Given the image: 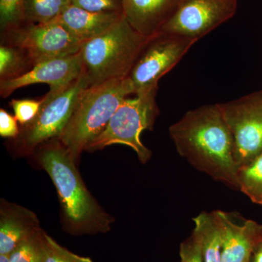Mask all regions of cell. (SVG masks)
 Here are the masks:
<instances>
[{
    "instance_id": "3957f363",
    "label": "cell",
    "mask_w": 262,
    "mask_h": 262,
    "mask_svg": "<svg viewBox=\"0 0 262 262\" xmlns=\"http://www.w3.org/2000/svg\"><path fill=\"white\" fill-rule=\"evenodd\" d=\"M150 39L123 17L106 32L83 42L82 74L89 87L127 78Z\"/></svg>"
},
{
    "instance_id": "7c38bea8",
    "label": "cell",
    "mask_w": 262,
    "mask_h": 262,
    "mask_svg": "<svg viewBox=\"0 0 262 262\" xmlns=\"http://www.w3.org/2000/svg\"><path fill=\"white\" fill-rule=\"evenodd\" d=\"M217 211L223 227L222 262H251L262 241V225L253 220L236 222L229 213Z\"/></svg>"
},
{
    "instance_id": "7402d4cb",
    "label": "cell",
    "mask_w": 262,
    "mask_h": 262,
    "mask_svg": "<svg viewBox=\"0 0 262 262\" xmlns=\"http://www.w3.org/2000/svg\"><path fill=\"white\" fill-rule=\"evenodd\" d=\"M24 0H0V27L4 32L25 22Z\"/></svg>"
},
{
    "instance_id": "ffe728a7",
    "label": "cell",
    "mask_w": 262,
    "mask_h": 262,
    "mask_svg": "<svg viewBox=\"0 0 262 262\" xmlns=\"http://www.w3.org/2000/svg\"><path fill=\"white\" fill-rule=\"evenodd\" d=\"M40 229L24 239L10 254V262H43L42 233Z\"/></svg>"
},
{
    "instance_id": "9c48e42d",
    "label": "cell",
    "mask_w": 262,
    "mask_h": 262,
    "mask_svg": "<svg viewBox=\"0 0 262 262\" xmlns=\"http://www.w3.org/2000/svg\"><path fill=\"white\" fill-rule=\"evenodd\" d=\"M195 42L165 33L151 38L128 77L134 94L158 89L160 78L173 70Z\"/></svg>"
},
{
    "instance_id": "ac0fdd59",
    "label": "cell",
    "mask_w": 262,
    "mask_h": 262,
    "mask_svg": "<svg viewBox=\"0 0 262 262\" xmlns=\"http://www.w3.org/2000/svg\"><path fill=\"white\" fill-rule=\"evenodd\" d=\"M71 5V0H24L25 22L48 24L55 21Z\"/></svg>"
},
{
    "instance_id": "4316f807",
    "label": "cell",
    "mask_w": 262,
    "mask_h": 262,
    "mask_svg": "<svg viewBox=\"0 0 262 262\" xmlns=\"http://www.w3.org/2000/svg\"><path fill=\"white\" fill-rule=\"evenodd\" d=\"M251 262H262V241L253 251Z\"/></svg>"
},
{
    "instance_id": "4fadbf2b",
    "label": "cell",
    "mask_w": 262,
    "mask_h": 262,
    "mask_svg": "<svg viewBox=\"0 0 262 262\" xmlns=\"http://www.w3.org/2000/svg\"><path fill=\"white\" fill-rule=\"evenodd\" d=\"M182 0H123V14L136 32L148 38L160 34Z\"/></svg>"
},
{
    "instance_id": "5b68a950",
    "label": "cell",
    "mask_w": 262,
    "mask_h": 262,
    "mask_svg": "<svg viewBox=\"0 0 262 262\" xmlns=\"http://www.w3.org/2000/svg\"><path fill=\"white\" fill-rule=\"evenodd\" d=\"M158 89L135 95V98H125L104 130L85 150L94 151L113 144H124L136 151L141 163H147L151 158V151L142 144L140 136L144 130H152L159 115L156 103Z\"/></svg>"
},
{
    "instance_id": "d6986e66",
    "label": "cell",
    "mask_w": 262,
    "mask_h": 262,
    "mask_svg": "<svg viewBox=\"0 0 262 262\" xmlns=\"http://www.w3.org/2000/svg\"><path fill=\"white\" fill-rule=\"evenodd\" d=\"M237 179L239 190L253 203L262 205V153L239 167Z\"/></svg>"
},
{
    "instance_id": "52a82bcc",
    "label": "cell",
    "mask_w": 262,
    "mask_h": 262,
    "mask_svg": "<svg viewBox=\"0 0 262 262\" xmlns=\"http://www.w3.org/2000/svg\"><path fill=\"white\" fill-rule=\"evenodd\" d=\"M1 42L23 50L34 67L42 62L76 54L83 44L57 22H24L2 32Z\"/></svg>"
},
{
    "instance_id": "2e32d148",
    "label": "cell",
    "mask_w": 262,
    "mask_h": 262,
    "mask_svg": "<svg viewBox=\"0 0 262 262\" xmlns=\"http://www.w3.org/2000/svg\"><path fill=\"white\" fill-rule=\"evenodd\" d=\"M193 221L201 234L203 261L222 262L223 227L218 211L202 212Z\"/></svg>"
},
{
    "instance_id": "603a6c76",
    "label": "cell",
    "mask_w": 262,
    "mask_h": 262,
    "mask_svg": "<svg viewBox=\"0 0 262 262\" xmlns=\"http://www.w3.org/2000/svg\"><path fill=\"white\" fill-rule=\"evenodd\" d=\"M42 103L43 99H13L10 104L14 111L15 118L24 126L35 118Z\"/></svg>"
},
{
    "instance_id": "484cf974",
    "label": "cell",
    "mask_w": 262,
    "mask_h": 262,
    "mask_svg": "<svg viewBox=\"0 0 262 262\" xmlns=\"http://www.w3.org/2000/svg\"><path fill=\"white\" fill-rule=\"evenodd\" d=\"M18 120L6 110H0V136L4 138H17L20 130L17 124Z\"/></svg>"
},
{
    "instance_id": "9a60e30c",
    "label": "cell",
    "mask_w": 262,
    "mask_h": 262,
    "mask_svg": "<svg viewBox=\"0 0 262 262\" xmlns=\"http://www.w3.org/2000/svg\"><path fill=\"white\" fill-rule=\"evenodd\" d=\"M124 17L120 13H94L71 5L55 21L82 42L91 40L111 28Z\"/></svg>"
},
{
    "instance_id": "cb8c5ba5",
    "label": "cell",
    "mask_w": 262,
    "mask_h": 262,
    "mask_svg": "<svg viewBox=\"0 0 262 262\" xmlns=\"http://www.w3.org/2000/svg\"><path fill=\"white\" fill-rule=\"evenodd\" d=\"M72 5L94 13H123V0H71Z\"/></svg>"
},
{
    "instance_id": "7a4b0ae2",
    "label": "cell",
    "mask_w": 262,
    "mask_h": 262,
    "mask_svg": "<svg viewBox=\"0 0 262 262\" xmlns=\"http://www.w3.org/2000/svg\"><path fill=\"white\" fill-rule=\"evenodd\" d=\"M53 140L40 148L38 160L58 191L70 230L77 234L107 232L113 218L88 190L68 150L58 139Z\"/></svg>"
},
{
    "instance_id": "8992f818",
    "label": "cell",
    "mask_w": 262,
    "mask_h": 262,
    "mask_svg": "<svg viewBox=\"0 0 262 262\" xmlns=\"http://www.w3.org/2000/svg\"><path fill=\"white\" fill-rule=\"evenodd\" d=\"M89 87L83 74L73 83L53 96L46 95L37 116L24 125L18 139V146L27 151L49 140L58 139L75 111L84 90Z\"/></svg>"
},
{
    "instance_id": "277c9868",
    "label": "cell",
    "mask_w": 262,
    "mask_h": 262,
    "mask_svg": "<svg viewBox=\"0 0 262 262\" xmlns=\"http://www.w3.org/2000/svg\"><path fill=\"white\" fill-rule=\"evenodd\" d=\"M134 91L129 77L87 88L58 138L75 161L107 126L122 101Z\"/></svg>"
},
{
    "instance_id": "44dd1931",
    "label": "cell",
    "mask_w": 262,
    "mask_h": 262,
    "mask_svg": "<svg viewBox=\"0 0 262 262\" xmlns=\"http://www.w3.org/2000/svg\"><path fill=\"white\" fill-rule=\"evenodd\" d=\"M43 262H94L62 247L44 231L42 233Z\"/></svg>"
},
{
    "instance_id": "30bf717a",
    "label": "cell",
    "mask_w": 262,
    "mask_h": 262,
    "mask_svg": "<svg viewBox=\"0 0 262 262\" xmlns=\"http://www.w3.org/2000/svg\"><path fill=\"white\" fill-rule=\"evenodd\" d=\"M237 0H182L160 33L198 42L234 16Z\"/></svg>"
},
{
    "instance_id": "8fae6325",
    "label": "cell",
    "mask_w": 262,
    "mask_h": 262,
    "mask_svg": "<svg viewBox=\"0 0 262 262\" xmlns=\"http://www.w3.org/2000/svg\"><path fill=\"white\" fill-rule=\"evenodd\" d=\"M82 72L81 51L76 54L38 63L25 75L13 80L0 82V95L5 98L17 89L33 84L46 83L53 96L67 89L80 77Z\"/></svg>"
},
{
    "instance_id": "6da1fadb",
    "label": "cell",
    "mask_w": 262,
    "mask_h": 262,
    "mask_svg": "<svg viewBox=\"0 0 262 262\" xmlns=\"http://www.w3.org/2000/svg\"><path fill=\"white\" fill-rule=\"evenodd\" d=\"M177 151L194 168L238 189L232 134L219 103L187 112L169 128Z\"/></svg>"
},
{
    "instance_id": "5bb4252c",
    "label": "cell",
    "mask_w": 262,
    "mask_h": 262,
    "mask_svg": "<svg viewBox=\"0 0 262 262\" xmlns=\"http://www.w3.org/2000/svg\"><path fill=\"white\" fill-rule=\"evenodd\" d=\"M40 229L39 220L34 212L1 200L0 254H10L24 239Z\"/></svg>"
},
{
    "instance_id": "d4e9b609",
    "label": "cell",
    "mask_w": 262,
    "mask_h": 262,
    "mask_svg": "<svg viewBox=\"0 0 262 262\" xmlns=\"http://www.w3.org/2000/svg\"><path fill=\"white\" fill-rule=\"evenodd\" d=\"M180 262H204L201 234L194 227L192 234L180 246Z\"/></svg>"
},
{
    "instance_id": "ba28073f",
    "label": "cell",
    "mask_w": 262,
    "mask_h": 262,
    "mask_svg": "<svg viewBox=\"0 0 262 262\" xmlns=\"http://www.w3.org/2000/svg\"><path fill=\"white\" fill-rule=\"evenodd\" d=\"M219 106L233 138L239 168L262 153V90Z\"/></svg>"
},
{
    "instance_id": "e0dca14e",
    "label": "cell",
    "mask_w": 262,
    "mask_h": 262,
    "mask_svg": "<svg viewBox=\"0 0 262 262\" xmlns=\"http://www.w3.org/2000/svg\"><path fill=\"white\" fill-rule=\"evenodd\" d=\"M34 65L23 50L1 43L0 46V82L13 80L29 72Z\"/></svg>"
},
{
    "instance_id": "83f0119b",
    "label": "cell",
    "mask_w": 262,
    "mask_h": 262,
    "mask_svg": "<svg viewBox=\"0 0 262 262\" xmlns=\"http://www.w3.org/2000/svg\"><path fill=\"white\" fill-rule=\"evenodd\" d=\"M0 262H10V254H0Z\"/></svg>"
}]
</instances>
